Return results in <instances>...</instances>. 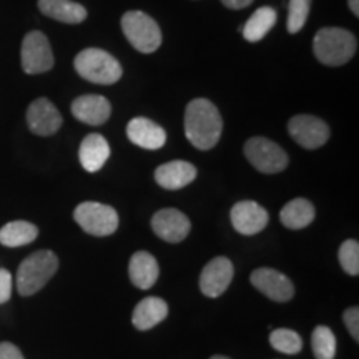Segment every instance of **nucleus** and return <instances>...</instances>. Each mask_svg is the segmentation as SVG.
Returning a JSON list of instances; mask_svg holds the SVG:
<instances>
[{
    "label": "nucleus",
    "instance_id": "nucleus-34",
    "mask_svg": "<svg viewBox=\"0 0 359 359\" xmlns=\"http://www.w3.org/2000/svg\"><path fill=\"white\" fill-rule=\"evenodd\" d=\"M210 359H230L228 356H222V354H217V356H212Z\"/></svg>",
    "mask_w": 359,
    "mask_h": 359
},
{
    "label": "nucleus",
    "instance_id": "nucleus-9",
    "mask_svg": "<svg viewBox=\"0 0 359 359\" xmlns=\"http://www.w3.org/2000/svg\"><path fill=\"white\" fill-rule=\"evenodd\" d=\"M288 132L306 150H316L330 140V127L313 115H294L288 123Z\"/></svg>",
    "mask_w": 359,
    "mask_h": 359
},
{
    "label": "nucleus",
    "instance_id": "nucleus-1",
    "mask_svg": "<svg viewBox=\"0 0 359 359\" xmlns=\"http://www.w3.org/2000/svg\"><path fill=\"white\" fill-rule=\"evenodd\" d=\"M223 120L217 107L206 98H195L185 111V135L198 150H212L219 142Z\"/></svg>",
    "mask_w": 359,
    "mask_h": 359
},
{
    "label": "nucleus",
    "instance_id": "nucleus-14",
    "mask_svg": "<svg viewBox=\"0 0 359 359\" xmlns=\"http://www.w3.org/2000/svg\"><path fill=\"white\" fill-rule=\"evenodd\" d=\"M233 228L241 235L251 236L263 231L269 222V215L257 201H238L230 213Z\"/></svg>",
    "mask_w": 359,
    "mask_h": 359
},
{
    "label": "nucleus",
    "instance_id": "nucleus-27",
    "mask_svg": "<svg viewBox=\"0 0 359 359\" xmlns=\"http://www.w3.org/2000/svg\"><path fill=\"white\" fill-rule=\"evenodd\" d=\"M338 259L341 268L351 276L359 275V243L356 240H346L339 246Z\"/></svg>",
    "mask_w": 359,
    "mask_h": 359
},
{
    "label": "nucleus",
    "instance_id": "nucleus-29",
    "mask_svg": "<svg viewBox=\"0 0 359 359\" xmlns=\"http://www.w3.org/2000/svg\"><path fill=\"white\" fill-rule=\"evenodd\" d=\"M344 326L348 327L349 334L353 336L354 341H359V309L358 306L348 308L343 314Z\"/></svg>",
    "mask_w": 359,
    "mask_h": 359
},
{
    "label": "nucleus",
    "instance_id": "nucleus-10",
    "mask_svg": "<svg viewBox=\"0 0 359 359\" xmlns=\"http://www.w3.org/2000/svg\"><path fill=\"white\" fill-rule=\"evenodd\" d=\"M251 285L276 303H286L294 296V286L288 276L273 268H258L251 273Z\"/></svg>",
    "mask_w": 359,
    "mask_h": 359
},
{
    "label": "nucleus",
    "instance_id": "nucleus-20",
    "mask_svg": "<svg viewBox=\"0 0 359 359\" xmlns=\"http://www.w3.org/2000/svg\"><path fill=\"white\" fill-rule=\"evenodd\" d=\"M168 316V304L161 298L156 296H148V298L142 299L133 309L132 323L137 330L148 331L161 321L167 320Z\"/></svg>",
    "mask_w": 359,
    "mask_h": 359
},
{
    "label": "nucleus",
    "instance_id": "nucleus-26",
    "mask_svg": "<svg viewBox=\"0 0 359 359\" xmlns=\"http://www.w3.org/2000/svg\"><path fill=\"white\" fill-rule=\"evenodd\" d=\"M269 344L283 354H298L303 349V339L299 333L288 327H278L269 334Z\"/></svg>",
    "mask_w": 359,
    "mask_h": 359
},
{
    "label": "nucleus",
    "instance_id": "nucleus-25",
    "mask_svg": "<svg viewBox=\"0 0 359 359\" xmlns=\"http://www.w3.org/2000/svg\"><path fill=\"white\" fill-rule=\"evenodd\" d=\"M311 348L316 359H334L336 336L327 326H316L311 334Z\"/></svg>",
    "mask_w": 359,
    "mask_h": 359
},
{
    "label": "nucleus",
    "instance_id": "nucleus-31",
    "mask_svg": "<svg viewBox=\"0 0 359 359\" xmlns=\"http://www.w3.org/2000/svg\"><path fill=\"white\" fill-rule=\"evenodd\" d=\"M0 359H25V358L15 344L4 341V343H0Z\"/></svg>",
    "mask_w": 359,
    "mask_h": 359
},
{
    "label": "nucleus",
    "instance_id": "nucleus-33",
    "mask_svg": "<svg viewBox=\"0 0 359 359\" xmlns=\"http://www.w3.org/2000/svg\"><path fill=\"white\" fill-rule=\"evenodd\" d=\"M348 6L354 13V17H359V0H348Z\"/></svg>",
    "mask_w": 359,
    "mask_h": 359
},
{
    "label": "nucleus",
    "instance_id": "nucleus-5",
    "mask_svg": "<svg viewBox=\"0 0 359 359\" xmlns=\"http://www.w3.org/2000/svg\"><path fill=\"white\" fill-rule=\"evenodd\" d=\"M122 30L135 50L154 53L161 45V30L156 22L145 12L130 11L122 17Z\"/></svg>",
    "mask_w": 359,
    "mask_h": 359
},
{
    "label": "nucleus",
    "instance_id": "nucleus-2",
    "mask_svg": "<svg viewBox=\"0 0 359 359\" xmlns=\"http://www.w3.org/2000/svg\"><path fill=\"white\" fill-rule=\"evenodd\" d=\"M358 40L346 29L326 27L318 30L313 42V50L323 65L339 67L351 60L356 53Z\"/></svg>",
    "mask_w": 359,
    "mask_h": 359
},
{
    "label": "nucleus",
    "instance_id": "nucleus-28",
    "mask_svg": "<svg viewBox=\"0 0 359 359\" xmlns=\"http://www.w3.org/2000/svg\"><path fill=\"white\" fill-rule=\"evenodd\" d=\"M311 0H290L288 6V32L298 34L306 24Z\"/></svg>",
    "mask_w": 359,
    "mask_h": 359
},
{
    "label": "nucleus",
    "instance_id": "nucleus-21",
    "mask_svg": "<svg viewBox=\"0 0 359 359\" xmlns=\"http://www.w3.org/2000/svg\"><path fill=\"white\" fill-rule=\"evenodd\" d=\"M39 8L43 15L62 24H82L87 19V8L74 0H39Z\"/></svg>",
    "mask_w": 359,
    "mask_h": 359
},
{
    "label": "nucleus",
    "instance_id": "nucleus-16",
    "mask_svg": "<svg viewBox=\"0 0 359 359\" xmlns=\"http://www.w3.org/2000/svg\"><path fill=\"white\" fill-rule=\"evenodd\" d=\"M72 114L82 123L98 127L110 118V102L102 95H82L72 103Z\"/></svg>",
    "mask_w": 359,
    "mask_h": 359
},
{
    "label": "nucleus",
    "instance_id": "nucleus-23",
    "mask_svg": "<svg viewBox=\"0 0 359 359\" xmlns=\"http://www.w3.org/2000/svg\"><path fill=\"white\" fill-rule=\"evenodd\" d=\"M39 236V228L29 222H11L0 228V245L7 248H19L30 245Z\"/></svg>",
    "mask_w": 359,
    "mask_h": 359
},
{
    "label": "nucleus",
    "instance_id": "nucleus-30",
    "mask_svg": "<svg viewBox=\"0 0 359 359\" xmlns=\"http://www.w3.org/2000/svg\"><path fill=\"white\" fill-rule=\"evenodd\" d=\"M12 286L13 280L11 271L0 268V304L7 303L12 296Z\"/></svg>",
    "mask_w": 359,
    "mask_h": 359
},
{
    "label": "nucleus",
    "instance_id": "nucleus-13",
    "mask_svg": "<svg viewBox=\"0 0 359 359\" xmlns=\"http://www.w3.org/2000/svg\"><path fill=\"white\" fill-rule=\"evenodd\" d=\"M62 115L48 98H37L27 110V125L39 137H50L62 127Z\"/></svg>",
    "mask_w": 359,
    "mask_h": 359
},
{
    "label": "nucleus",
    "instance_id": "nucleus-17",
    "mask_svg": "<svg viewBox=\"0 0 359 359\" xmlns=\"http://www.w3.org/2000/svg\"><path fill=\"white\" fill-rule=\"evenodd\" d=\"M196 178V168L185 160H173L161 165L155 172V182L165 190H180Z\"/></svg>",
    "mask_w": 359,
    "mask_h": 359
},
{
    "label": "nucleus",
    "instance_id": "nucleus-8",
    "mask_svg": "<svg viewBox=\"0 0 359 359\" xmlns=\"http://www.w3.org/2000/svg\"><path fill=\"white\" fill-rule=\"evenodd\" d=\"M22 69L25 74H45L53 67V53L48 39L42 32L34 30L25 35L22 42Z\"/></svg>",
    "mask_w": 359,
    "mask_h": 359
},
{
    "label": "nucleus",
    "instance_id": "nucleus-32",
    "mask_svg": "<svg viewBox=\"0 0 359 359\" xmlns=\"http://www.w3.org/2000/svg\"><path fill=\"white\" fill-rule=\"evenodd\" d=\"M223 6L228 8H233V11H240V8H246L253 4V0H222Z\"/></svg>",
    "mask_w": 359,
    "mask_h": 359
},
{
    "label": "nucleus",
    "instance_id": "nucleus-6",
    "mask_svg": "<svg viewBox=\"0 0 359 359\" xmlns=\"http://www.w3.org/2000/svg\"><path fill=\"white\" fill-rule=\"evenodd\" d=\"M75 222L85 233L92 236L114 235L118 228V215L111 206L97 203V201H85L80 203L74 212Z\"/></svg>",
    "mask_w": 359,
    "mask_h": 359
},
{
    "label": "nucleus",
    "instance_id": "nucleus-18",
    "mask_svg": "<svg viewBox=\"0 0 359 359\" xmlns=\"http://www.w3.org/2000/svg\"><path fill=\"white\" fill-rule=\"evenodd\" d=\"M128 275L130 280L137 288L148 290L155 285L158 280L160 268L158 262L151 253L148 251H137L133 257L130 258L128 264Z\"/></svg>",
    "mask_w": 359,
    "mask_h": 359
},
{
    "label": "nucleus",
    "instance_id": "nucleus-7",
    "mask_svg": "<svg viewBox=\"0 0 359 359\" xmlns=\"http://www.w3.org/2000/svg\"><path fill=\"white\" fill-rule=\"evenodd\" d=\"M245 156L258 172L273 175L288 167L290 158L278 143L264 137H253L245 143Z\"/></svg>",
    "mask_w": 359,
    "mask_h": 359
},
{
    "label": "nucleus",
    "instance_id": "nucleus-3",
    "mask_svg": "<svg viewBox=\"0 0 359 359\" xmlns=\"http://www.w3.org/2000/svg\"><path fill=\"white\" fill-rule=\"evenodd\" d=\"M58 269V258L50 250H40L27 257L17 271V290L22 296H32L47 285Z\"/></svg>",
    "mask_w": 359,
    "mask_h": 359
},
{
    "label": "nucleus",
    "instance_id": "nucleus-24",
    "mask_svg": "<svg viewBox=\"0 0 359 359\" xmlns=\"http://www.w3.org/2000/svg\"><path fill=\"white\" fill-rule=\"evenodd\" d=\"M276 24V12L271 7L258 8L253 15L246 20L243 27V37L248 42H259L264 39L269 30Z\"/></svg>",
    "mask_w": 359,
    "mask_h": 359
},
{
    "label": "nucleus",
    "instance_id": "nucleus-12",
    "mask_svg": "<svg viewBox=\"0 0 359 359\" xmlns=\"http://www.w3.org/2000/svg\"><path fill=\"white\" fill-rule=\"evenodd\" d=\"M191 223L185 213L175 208H163L151 218V230L167 243H180L190 233Z\"/></svg>",
    "mask_w": 359,
    "mask_h": 359
},
{
    "label": "nucleus",
    "instance_id": "nucleus-19",
    "mask_svg": "<svg viewBox=\"0 0 359 359\" xmlns=\"http://www.w3.org/2000/svg\"><path fill=\"white\" fill-rule=\"evenodd\" d=\"M79 158L82 167L88 173H95L100 170L107 160L110 158V145L105 137L98 133H90L82 140L79 150Z\"/></svg>",
    "mask_w": 359,
    "mask_h": 359
},
{
    "label": "nucleus",
    "instance_id": "nucleus-15",
    "mask_svg": "<svg viewBox=\"0 0 359 359\" xmlns=\"http://www.w3.org/2000/svg\"><path fill=\"white\" fill-rule=\"evenodd\" d=\"M127 135L133 145L145 148V150H158L167 142V132L158 123L151 122L145 116L130 120Z\"/></svg>",
    "mask_w": 359,
    "mask_h": 359
},
{
    "label": "nucleus",
    "instance_id": "nucleus-4",
    "mask_svg": "<svg viewBox=\"0 0 359 359\" xmlns=\"http://www.w3.org/2000/svg\"><path fill=\"white\" fill-rule=\"evenodd\" d=\"M75 70L80 77L98 85H111L122 79V65L102 48H85L75 57Z\"/></svg>",
    "mask_w": 359,
    "mask_h": 359
},
{
    "label": "nucleus",
    "instance_id": "nucleus-22",
    "mask_svg": "<svg viewBox=\"0 0 359 359\" xmlns=\"http://www.w3.org/2000/svg\"><path fill=\"white\" fill-rule=\"evenodd\" d=\"M316 212H314V206L306 198H294L290 203L283 206L280 219L290 230H303V228L309 226L313 223Z\"/></svg>",
    "mask_w": 359,
    "mask_h": 359
},
{
    "label": "nucleus",
    "instance_id": "nucleus-11",
    "mask_svg": "<svg viewBox=\"0 0 359 359\" xmlns=\"http://www.w3.org/2000/svg\"><path fill=\"white\" fill-rule=\"evenodd\" d=\"M235 275L233 263L226 257L213 258L206 263L200 275V290L208 298H218L228 290Z\"/></svg>",
    "mask_w": 359,
    "mask_h": 359
}]
</instances>
